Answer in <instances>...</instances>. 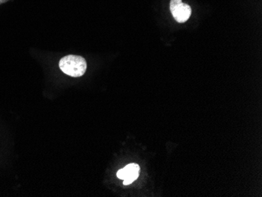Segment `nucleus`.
Masks as SVG:
<instances>
[{
    "label": "nucleus",
    "mask_w": 262,
    "mask_h": 197,
    "mask_svg": "<svg viewBox=\"0 0 262 197\" xmlns=\"http://www.w3.org/2000/svg\"><path fill=\"white\" fill-rule=\"evenodd\" d=\"M59 68L65 74L72 77H80L85 74L87 64L82 57L68 55L60 60Z\"/></svg>",
    "instance_id": "1"
},
{
    "label": "nucleus",
    "mask_w": 262,
    "mask_h": 197,
    "mask_svg": "<svg viewBox=\"0 0 262 197\" xmlns=\"http://www.w3.org/2000/svg\"><path fill=\"white\" fill-rule=\"evenodd\" d=\"M170 10L174 18L179 23L188 21L192 15L190 6L182 2V0H170Z\"/></svg>",
    "instance_id": "2"
},
{
    "label": "nucleus",
    "mask_w": 262,
    "mask_h": 197,
    "mask_svg": "<svg viewBox=\"0 0 262 197\" xmlns=\"http://www.w3.org/2000/svg\"><path fill=\"white\" fill-rule=\"evenodd\" d=\"M140 166L137 164H131L126 166L124 168L120 169L117 172V177L119 179H123V185H128L137 180L139 177Z\"/></svg>",
    "instance_id": "3"
}]
</instances>
